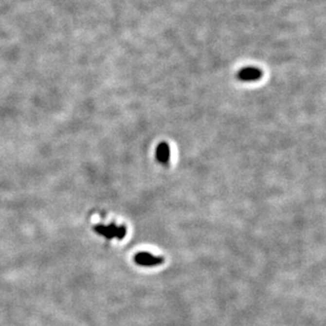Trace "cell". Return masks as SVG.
Segmentation results:
<instances>
[{"label": "cell", "instance_id": "cell-1", "mask_svg": "<svg viewBox=\"0 0 326 326\" xmlns=\"http://www.w3.org/2000/svg\"><path fill=\"white\" fill-rule=\"evenodd\" d=\"M263 77V71L259 68L246 67L237 72L236 78L241 81H255Z\"/></svg>", "mask_w": 326, "mask_h": 326}, {"label": "cell", "instance_id": "cell-2", "mask_svg": "<svg viewBox=\"0 0 326 326\" xmlns=\"http://www.w3.org/2000/svg\"><path fill=\"white\" fill-rule=\"evenodd\" d=\"M155 159L160 164L167 165L170 160V147L166 142L160 143L155 149Z\"/></svg>", "mask_w": 326, "mask_h": 326}]
</instances>
